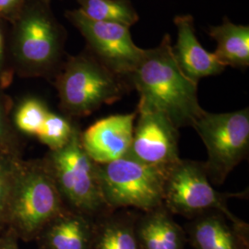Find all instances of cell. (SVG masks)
<instances>
[{
    "label": "cell",
    "instance_id": "cell-1",
    "mask_svg": "<svg viewBox=\"0 0 249 249\" xmlns=\"http://www.w3.org/2000/svg\"><path fill=\"white\" fill-rule=\"evenodd\" d=\"M128 80L140 95L138 109L160 112L178 128L192 126L205 111L198 103L197 83L178 67L168 34L156 47L144 49Z\"/></svg>",
    "mask_w": 249,
    "mask_h": 249
},
{
    "label": "cell",
    "instance_id": "cell-2",
    "mask_svg": "<svg viewBox=\"0 0 249 249\" xmlns=\"http://www.w3.org/2000/svg\"><path fill=\"white\" fill-rule=\"evenodd\" d=\"M9 46L14 72L20 77H54L65 61L68 34L50 0H25L10 24Z\"/></svg>",
    "mask_w": 249,
    "mask_h": 249
},
{
    "label": "cell",
    "instance_id": "cell-3",
    "mask_svg": "<svg viewBox=\"0 0 249 249\" xmlns=\"http://www.w3.org/2000/svg\"><path fill=\"white\" fill-rule=\"evenodd\" d=\"M59 107L68 117L89 116L123 97L129 81L109 71L85 50L68 56L54 76Z\"/></svg>",
    "mask_w": 249,
    "mask_h": 249
},
{
    "label": "cell",
    "instance_id": "cell-4",
    "mask_svg": "<svg viewBox=\"0 0 249 249\" xmlns=\"http://www.w3.org/2000/svg\"><path fill=\"white\" fill-rule=\"evenodd\" d=\"M67 207L43 159L18 161L6 210L5 227L36 240L46 223Z\"/></svg>",
    "mask_w": 249,
    "mask_h": 249
},
{
    "label": "cell",
    "instance_id": "cell-5",
    "mask_svg": "<svg viewBox=\"0 0 249 249\" xmlns=\"http://www.w3.org/2000/svg\"><path fill=\"white\" fill-rule=\"evenodd\" d=\"M77 126L63 148L49 151L43 160L67 208L97 219L112 212L106 204L98 165L83 150Z\"/></svg>",
    "mask_w": 249,
    "mask_h": 249
},
{
    "label": "cell",
    "instance_id": "cell-6",
    "mask_svg": "<svg viewBox=\"0 0 249 249\" xmlns=\"http://www.w3.org/2000/svg\"><path fill=\"white\" fill-rule=\"evenodd\" d=\"M98 165L102 193L111 211L132 208L149 212L163 205L167 170L124 157Z\"/></svg>",
    "mask_w": 249,
    "mask_h": 249
},
{
    "label": "cell",
    "instance_id": "cell-7",
    "mask_svg": "<svg viewBox=\"0 0 249 249\" xmlns=\"http://www.w3.org/2000/svg\"><path fill=\"white\" fill-rule=\"evenodd\" d=\"M192 127L207 150L204 164L208 178L220 186L249 156V109L219 114L204 111Z\"/></svg>",
    "mask_w": 249,
    "mask_h": 249
},
{
    "label": "cell",
    "instance_id": "cell-8",
    "mask_svg": "<svg viewBox=\"0 0 249 249\" xmlns=\"http://www.w3.org/2000/svg\"><path fill=\"white\" fill-rule=\"evenodd\" d=\"M249 191L221 193L214 189L204 161L180 160L167 170L163 187V206L171 213L188 220L207 212L218 210L232 216L227 202L231 197L246 198Z\"/></svg>",
    "mask_w": 249,
    "mask_h": 249
},
{
    "label": "cell",
    "instance_id": "cell-9",
    "mask_svg": "<svg viewBox=\"0 0 249 249\" xmlns=\"http://www.w3.org/2000/svg\"><path fill=\"white\" fill-rule=\"evenodd\" d=\"M65 16L84 37L86 50L109 71L128 80L144 54L132 40L130 27L91 19L79 9L67 11Z\"/></svg>",
    "mask_w": 249,
    "mask_h": 249
},
{
    "label": "cell",
    "instance_id": "cell-10",
    "mask_svg": "<svg viewBox=\"0 0 249 249\" xmlns=\"http://www.w3.org/2000/svg\"><path fill=\"white\" fill-rule=\"evenodd\" d=\"M137 112L127 155L147 165L169 169L180 160L179 128L160 112L142 109H137Z\"/></svg>",
    "mask_w": 249,
    "mask_h": 249
},
{
    "label": "cell",
    "instance_id": "cell-11",
    "mask_svg": "<svg viewBox=\"0 0 249 249\" xmlns=\"http://www.w3.org/2000/svg\"><path fill=\"white\" fill-rule=\"evenodd\" d=\"M183 228L194 249H249V224L235 215L213 210L188 220Z\"/></svg>",
    "mask_w": 249,
    "mask_h": 249
},
{
    "label": "cell",
    "instance_id": "cell-12",
    "mask_svg": "<svg viewBox=\"0 0 249 249\" xmlns=\"http://www.w3.org/2000/svg\"><path fill=\"white\" fill-rule=\"evenodd\" d=\"M137 110L102 118L80 134V143L89 158L104 164L127 155L133 138Z\"/></svg>",
    "mask_w": 249,
    "mask_h": 249
},
{
    "label": "cell",
    "instance_id": "cell-13",
    "mask_svg": "<svg viewBox=\"0 0 249 249\" xmlns=\"http://www.w3.org/2000/svg\"><path fill=\"white\" fill-rule=\"evenodd\" d=\"M174 22L178 30V39L173 53L183 74L196 83L225 71V66L214 53H210L200 45L196 36L194 18L189 15H178Z\"/></svg>",
    "mask_w": 249,
    "mask_h": 249
},
{
    "label": "cell",
    "instance_id": "cell-14",
    "mask_svg": "<svg viewBox=\"0 0 249 249\" xmlns=\"http://www.w3.org/2000/svg\"><path fill=\"white\" fill-rule=\"evenodd\" d=\"M95 219L69 208L45 224L37 235L39 249H91Z\"/></svg>",
    "mask_w": 249,
    "mask_h": 249
},
{
    "label": "cell",
    "instance_id": "cell-15",
    "mask_svg": "<svg viewBox=\"0 0 249 249\" xmlns=\"http://www.w3.org/2000/svg\"><path fill=\"white\" fill-rule=\"evenodd\" d=\"M136 233L142 249H185L187 243L184 228L163 205L140 212Z\"/></svg>",
    "mask_w": 249,
    "mask_h": 249
},
{
    "label": "cell",
    "instance_id": "cell-16",
    "mask_svg": "<svg viewBox=\"0 0 249 249\" xmlns=\"http://www.w3.org/2000/svg\"><path fill=\"white\" fill-rule=\"evenodd\" d=\"M139 213L120 209L95 219L91 249H142L136 233Z\"/></svg>",
    "mask_w": 249,
    "mask_h": 249
},
{
    "label": "cell",
    "instance_id": "cell-17",
    "mask_svg": "<svg viewBox=\"0 0 249 249\" xmlns=\"http://www.w3.org/2000/svg\"><path fill=\"white\" fill-rule=\"evenodd\" d=\"M209 35L217 43L214 54L225 67L235 69L249 67V25L234 24L225 18L222 24L210 27Z\"/></svg>",
    "mask_w": 249,
    "mask_h": 249
},
{
    "label": "cell",
    "instance_id": "cell-18",
    "mask_svg": "<svg viewBox=\"0 0 249 249\" xmlns=\"http://www.w3.org/2000/svg\"><path fill=\"white\" fill-rule=\"evenodd\" d=\"M80 10L88 18L131 27L139 14L129 0H77Z\"/></svg>",
    "mask_w": 249,
    "mask_h": 249
},
{
    "label": "cell",
    "instance_id": "cell-19",
    "mask_svg": "<svg viewBox=\"0 0 249 249\" xmlns=\"http://www.w3.org/2000/svg\"><path fill=\"white\" fill-rule=\"evenodd\" d=\"M50 110L45 102L36 97H27L18 104L11 119L16 131L36 137Z\"/></svg>",
    "mask_w": 249,
    "mask_h": 249
},
{
    "label": "cell",
    "instance_id": "cell-20",
    "mask_svg": "<svg viewBox=\"0 0 249 249\" xmlns=\"http://www.w3.org/2000/svg\"><path fill=\"white\" fill-rule=\"evenodd\" d=\"M77 125L68 116L49 112L36 138L45 145L49 151L63 148L71 139Z\"/></svg>",
    "mask_w": 249,
    "mask_h": 249
},
{
    "label": "cell",
    "instance_id": "cell-21",
    "mask_svg": "<svg viewBox=\"0 0 249 249\" xmlns=\"http://www.w3.org/2000/svg\"><path fill=\"white\" fill-rule=\"evenodd\" d=\"M19 155L0 151V229L5 227L6 210L9 194L20 160Z\"/></svg>",
    "mask_w": 249,
    "mask_h": 249
},
{
    "label": "cell",
    "instance_id": "cell-22",
    "mask_svg": "<svg viewBox=\"0 0 249 249\" xmlns=\"http://www.w3.org/2000/svg\"><path fill=\"white\" fill-rule=\"evenodd\" d=\"M11 100L0 88V151L19 155L18 140L10 119Z\"/></svg>",
    "mask_w": 249,
    "mask_h": 249
},
{
    "label": "cell",
    "instance_id": "cell-23",
    "mask_svg": "<svg viewBox=\"0 0 249 249\" xmlns=\"http://www.w3.org/2000/svg\"><path fill=\"white\" fill-rule=\"evenodd\" d=\"M7 23L0 18V88L3 89L9 87L15 74L9 53Z\"/></svg>",
    "mask_w": 249,
    "mask_h": 249
},
{
    "label": "cell",
    "instance_id": "cell-24",
    "mask_svg": "<svg viewBox=\"0 0 249 249\" xmlns=\"http://www.w3.org/2000/svg\"><path fill=\"white\" fill-rule=\"evenodd\" d=\"M25 0H0V18L11 24L18 17Z\"/></svg>",
    "mask_w": 249,
    "mask_h": 249
},
{
    "label": "cell",
    "instance_id": "cell-25",
    "mask_svg": "<svg viewBox=\"0 0 249 249\" xmlns=\"http://www.w3.org/2000/svg\"><path fill=\"white\" fill-rule=\"evenodd\" d=\"M18 239L16 233L7 228L3 233L0 232V249H18Z\"/></svg>",
    "mask_w": 249,
    "mask_h": 249
},
{
    "label": "cell",
    "instance_id": "cell-26",
    "mask_svg": "<svg viewBox=\"0 0 249 249\" xmlns=\"http://www.w3.org/2000/svg\"><path fill=\"white\" fill-rule=\"evenodd\" d=\"M0 232H1V229H0Z\"/></svg>",
    "mask_w": 249,
    "mask_h": 249
},
{
    "label": "cell",
    "instance_id": "cell-27",
    "mask_svg": "<svg viewBox=\"0 0 249 249\" xmlns=\"http://www.w3.org/2000/svg\"><path fill=\"white\" fill-rule=\"evenodd\" d=\"M50 1H51V0H50Z\"/></svg>",
    "mask_w": 249,
    "mask_h": 249
}]
</instances>
